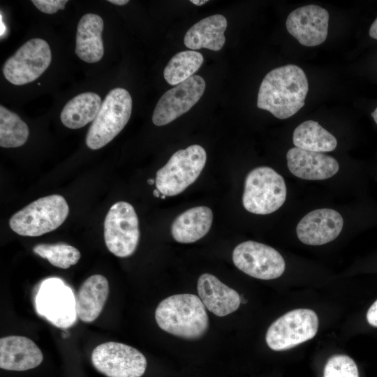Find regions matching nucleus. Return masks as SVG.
Here are the masks:
<instances>
[{
	"instance_id": "obj_1",
	"label": "nucleus",
	"mask_w": 377,
	"mask_h": 377,
	"mask_svg": "<svg viewBox=\"0 0 377 377\" xmlns=\"http://www.w3.org/2000/svg\"><path fill=\"white\" fill-rule=\"evenodd\" d=\"M308 80L299 66L288 64L270 71L263 78L258 94L257 107L280 119L297 113L305 103Z\"/></svg>"
},
{
	"instance_id": "obj_2",
	"label": "nucleus",
	"mask_w": 377,
	"mask_h": 377,
	"mask_svg": "<svg viewBox=\"0 0 377 377\" xmlns=\"http://www.w3.org/2000/svg\"><path fill=\"white\" fill-rule=\"evenodd\" d=\"M155 320L163 330L186 339L200 338L209 327V318L200 297L193 294L174 295L162 300Z\"/></svg>"
},
{
	"instance_id": "obj_3",
	"label": "nucleus",
	"mask_w": 377,
	"mask_h": 377,
	"mask_svg": "<svg viewBox=\"0 0 377 377\" xmlns=\"http://www.w3.org/2000/svg\"><path fill=\"white\" fill-rule=\"evenodd\" d=\"M66 199L57 194L38 198L14 214L9 226L15 233L38 237L59 228L68 215Z\"/></svg>"
},
{
	"instance_id": "obj_4",
	"label": "nucleus",
	"mask_w": 377,
	"mask_h": 377,
	"mask_svg": "<svg viewBox=\"0 0 377 377\" xmlns=\"http://www.w3.org/2000/svg\"><path fill=\"white\" fill-rule=\"evenodd\" d=\"M132 112V98L127 90H110L101 103L86 135V145L98 149L112 141L128 123Z\"/></svg>"
},
{
	"instance_id": "obj_5",
	"label": "nucleus",
	"mask_w": 377,
	"mask_h": 377,
	"mask_svg": "<svg viewBox=\"0 0 377 377\" xmlns=\"http://www.w3.org/2000/svg\"><path fill=\"white\" fill-rule=\"evenodd\" d=\"M206 161V151L200 145H193L177 151L157 171L156 189L165 196L181 193L198 179Z\"/></svg>"
},
{
	"instance_id": "obj_6",
	"label": "nucleus",
	"mask_w": 377,
	"mask_h": 377,
	"mask_svg": "<svg viewBox=\"0 0 377 377\" xmlns=\"http://www.w3.org/2000/svg\"><path fill=\"white\" fill-rule=\"evenodd\" d=\"M286 193L281 175L269 167H258L250 171L245 179L243 206L253 214H269L283 205Z\"/></svg>"
},
{
	"instance_id": "obj_7",
	"label": "nucleus",
	"mask_w": 377,
	"mask_h": 377,
	"mask_svg": "<svg viewBox=\"0 0 377 377\" xmlns=\"http://www.w3.org/2000/svg\"><path fill=\"white\" fill-rule=\"evenodd\" d=\"M139 239V221L133 207L124 201L114 203L104 221V239L109 251L119 258L131 256Z\"/></svg>"
},
{
	"instance_id": "obj_8",
	"label": "nucleus",
	"mask_w": 377,
	"mask_h": 377,
	"mask_svg": "<svg viewBox=\"0 0 377 377\" xmlns=\"http://www.w3.org/2000/svg\"><path fill=\"white\" fill-rule=\"evenodd\" d=\"M318 328V318L313 310L294 309L271 324L266 333V343L272 350H287L313 338Z\"/></svg>"
},
{
	"instance_id": "obj_9",
	"label": "nucleus",
	"mask_w": 377,
	"mask_h": 377,
	"mask_svg": "<svg viewBox=\"0 0 377 377\" xmlns=\"http://www.w3.org/2000/svg\"><path fill=\"white\" fill-rule=\"evenodd\" d=\"M91 360L94 367L107 377H141L147 364L146 357L138 350L114 341L97 346Z\"/></svg>"
},
{
	"instance_id": "obj_10",
	"label": "nucleus",
	"mask_w": 377,
	"mask_h": 377,
	"mask_svg": "<svg viewBox=\"0 0 377 377\" xmlns=\"http://www.w3.org/2000/svg\"><path fill=\"white\" fill-rule=\"evenodd\" d=\"M52 60L50 47L45 40L32 38L24 43L3 66L6 79L15 85H23L39 77Z\"/></svg>"
},
{
	"instance_id": "obj_11",
	"label": "nucleus",
	"mask_w": 377,
	"mask_h": 377,
	"mask_svg": "<svg viewBox=\"0 0 377 377\" xmlns=\"http://www.w3.org/2000/svg\"><path fill=\"white\" fill-rule=\"evenodd\" d=\"M232 261L242 272L263 280L281 276L286 268L283 256L276 249L254 241L238 244L233 250Z\"/></svg>"
},
{
	"instance_id": "obj_12",
	"label": "nucleus",
	"mask_w": 377,
	"mask_h": 377,
	"mask_svg": "<svg viewBox=\"0 0 377 377\" xmlns=\"http://www.w3.org/2000/svg\"><path fill=\"white\" fill-rule=\"evenodd\" d=\"M205 82L200 75H193L167 91L158 100L152 122L161 126L166 125L187 112L202 97Z\"/></svg>"
},
{
	"instance_id": "obj_13",
	"label": "nucleus",
	"mask_w": 377,
	"mask_h": 377,
	"mask_svg": "<svg viewBox=\"0 0 377 377\" xmlns=\"http://www.w3.org/2000/svg\"><path fill=\"white\" fill-rule=\"evenodd\" d=\"M329 13L317 5H307L293 10L286 25L290 34L302 45L314 47L323 43L328 33Z\"/></svg>"
},
{
	"instance_id": "obj_14",
	"label": "nucleus",
	"mask_w": 377,
	"mask_h": 377,
	"mask_svg": "<svg viewBox=\"0 0 377 377\" xmlns=\"http://www.w3.org/2000/svg\"><path fill=\"white\" fill-rule=\"evenodd\" d=\"M38 313L57 327H68L75 321V301L68 287L58 281L41 286L36 300Z\"/></svg>"
},
{
	"instance_id": "obj_15",
	"label": "nucleus",
	"mask_w": 377,
	"mask_h": 377,
	"mask_svg": "<svg viewBox=\"0 0 377 377\" xmlns=\"http://www.w3.org/2000/svg\"><path fill=\"white\" fill-rule=\"evenodd\" d=\"M343 225L341 214L332 209H318L309 212L298 223L296 233L304 244L318 246L336 239Z\"/></svg>"
},
{
	"instance_id": "obj_16",
	"label": "nucleus",
	"mask_w": 377,
	"mask_h": 377,
	"mask_svg": "<svg viewBox=\"0 0 377 377\" xmlns=\"http://www.w3.org/2000/svg\"><path fill=\"white\" fill-rule=\"evenodd\" d=\"M288 168L299 178L306 180H323L334 176L339 169L337 161L320 152L290 149L286 154Z\"/></svg>"
},
{
	"instance_id": "obj_17",
	"label": "nucleus",
	"mask_w": 377,
	"mask_h": 377,
	"mask_svg": "<svg viewBox=\"0 0 377 377\" xmlns=\"http://www.w3.org/2000/svg\"><path fill=\"white\" fill-rule=\"evenodd\" d=\"M43 355L29 338L11 335L0 339V368L8 371H23L38 367Z\"/></svg>"
},
{
	"instance_id": "obj_18",
	"label": "nucleus",
	"mask_w": 377,
	"mask_h": 377,
	"mask_svg": "<svg viewBox=\"0 0 377 377\" xmlns=\"http://www.w3.org/2000/svg\"><path fill=\"white\" fill-rule=\"evenodd\" d=\"M197 290L205 308L219 317L235 311L241 303L240 296L235 290L211 274L200 276Z\"/></svg>"
},
{
	"instance_id": "obj_19",
	"label": "nucleus",
	"mask_w": 377,
	"mask_h": 377,
	"mask_svg": "<svg viewBox=\"0 0 377 377\" xmlns=\"http://www.w3.org/2000/svg\"><path fill=\"white\" fill-rule=\"evenodd\" d=\"M110 293L108 279L101 274H94L81 284L75 297V311L84 323L94 321L102 312Z\"/></svg>"
},
{
	"instance_id": "obj_20",
	"label": "nucleus",
	"mask_w": 377,
	"mask_h": 377,
	"mask_svg": "<svg viewBox=\"0 0 377 377\" xmlns=\"http://www.w3.org/2000/svg\"><path fill=\"white\" fill-rule=\"evenodd\" d=\"M103 20L101 16L87 13L80 20L76 32L75 52L87 63L99 61L104 54L102 39Z\"/></svg>"
},
{
	"instance_id": "obj_21",
	"label": "nucleus",
	"mask_w": 377,
	"mask_h": 377,
	"mask_svg": "<svg viewBox=\"0 0 377 377\" xmlns=\"http://www.w3.org/2000/svg\"><path fill=\"white\" fill-rule=\"evenodd\" d=\"M226 18L220 14L210 15L193 24L186 33L184 43L193 50L207 48L220 50L225 42Z\"/></svg>"
},
{
	"instance_id": "obj_22",
	"label": "nucleus",
	"mask_w": 377,
	"mask_h": 377,
	"mask_svg": "<svg viewBox=\"0 0 377 377\" xmlns=\"http://www.w3.org/2000/svg\"><path fill=\"white\" fill-rule=\"evenodd\" d=\"M213 221L211 209L198 206L188 209L175 218L171 234L175 241L188 244L195 242L207 234Z\"/></svg>"
},
{
	"instance_id": "obj_23",
	"label": "nucleus",
	"mask_w": 377,
	"mask_h": 377,
	"mask_svg": "<svg viewBox=\"0 0 377 377\" xmlns=\"http://www.w3.org/2000/svg\"><path fill=\"white\" fill-rule=\"evenodd\" d=\"M101 103V97L96 93L80 94L64 105L60 114L61 121L67 128H82L94 120Z\"/></svg>"
},
{
	"instance_id": "obj_24",
	"label": "nucleus",
	"mask_w": 377,
	"mask_h": 377,
	"mask_svg": "<svg viewBox=\"0 0 377 377\" xmlns=\"http://www.w3.org/2000/svg\"><path fill=\"white\" fill-rule=\"evenodd\" d=\"M293 141L295 147L320 153L332 151L337 145L335 137L313 120L300 124L293 132Z\"/></svg>"
},
{
	"instance_id": "obj_25",
	"label": "nucleus",
	"mask_w": 377,
	"mask_h": 377,
	"mask_svg": "<svg viewBox=\"0 0 377 377\" xmlns=\"http://www.w3.org/2000/svg\"><path fill=\"white\" fill-rule=\"evenodd\" d=\"M203 56L194 50H186L177 53L169 61L163 71L165 81L176 86L186 80L200 68Z\"/></svg>"
},
{
	"instance_id": "obj_26",
	"label": "nucleus",
	"mask_w": 377,
	"mask_h": 377,
	"mask_svg": "<svg viewBox=\"0 0 377 377\" xmlns=\"http://www.w3.org/2000/svg\"><path fill=\"white\" fill-rule=\"evenodd\" d=\"M29 134V127L16 114L0 105V146L14 148L23 145Z\"/></svg>"
},
{
	"instance_id": "obj_27",
	"label": "nucleus",
	"mask_w": 377,
	"mask_h": 377,
	"mask_svg": "<svg viewBox=\"0 0 377 377\" xmlns=\"http://www.w3.org/2000/svg\"><path fill=\"white\" fill-rule=\"evenodd\" d=\"M33 251L53 266L61 269L75 265L81 257L77 248L64 243L38 244L33 247Z\"/></svg>"
},
{
	"instance_id": "obj_28",
	"label": "nucleus",
	"mask_w": 377,
	"mask_h": 377,
	"mask_svg": "<svg viewBox=\"0 0 377 377\" xmlns=\"http://www.w3.org/2000/svg\"><path fill=\"white\" fill-rule=\"evenodd\" d=\"M323 377H359L355 361L346 355H334L327 361Z\"/></svg>"
},
{
	"instance_id": "obj_29",
	"label": "nucleus",
	"mask_w": 377,
	"mask_h": 377,
	"mask_svg": "<svg viewBox=\"0 0 377 377\" xmlns=\"http://www.w3.org/2000/svg\"><path fill=\"white\" fill-rule=\"evenodd\" d=\"M31 2L41 12L53 14L59 10L64 9L67 0H32Z\"/></svg>"
},
{
	"instance_id": "obj_30",
	"label": "nucleus",
	"mask_w": 377,
	"mask_h": 377,
	"mask_svg": "<svg viewBox=\"0 0 377 377\" xmlns=\"http://www.w3.org/2000/svg\"><path fill=\"white\" fill-rule=\"evenodd\" d=\"M367 320L369 324L377 327V300L369 309L367 313Z\"/></svg>"
},
{
	"instance_id": "obj_31",
	"label": "nucleus",
	"mask_w": 377,
	"mask_h": 377,
	"mask_svg": "<svg viewBox=\"0 0 377 377\" xmlns=\"http://www.w3.org/2000/svg\"><path fill=\"white\" fill-rule=\"evenodd\" d=\"M369 36L377 40V18L374 21L369 31Z\"/></svg>"
},
{
	"instance_id": "obj_32",
	"label": "nucleus",
	"mask_w": 377,
	"mask_h": 377,
	"mask_svg": "<svg viewBox=\"0 0 377 377\" xmlns=\"http://www.w3.org/2000/svg\"><path fill=\"white\" fill-rule=\"evenodd\" d=\"M108 1L118 6H123L129 2L128 0H108Z\"/></svg>"
},
{
	"instance_id": "obj_33",
	"label": "nucleus",
	"mask_w": 377,
	"mask_h": 377,
	"mask_svg": "<svg viewBox=\"0 0 377 377\" xmlns=\"http://www.w3.org/2000/svg\"><path fill=\"white\" fill-rule=\"evenodd\" d=\"M208 1H205V0H202V1H198V0H191V2L196 6H202L203 4H205V3H207Z\"/></svg>"
},
{
	"instance_id": "obj_34",
	"label": "nucleus",
	"mask_w": 377,
	"mask_h": 377,
	"mask_svg": "<svg viewBox=\"0 0 377 377\" xmlns=\"http://www.w3.org/2000/svg\"><path fill=\"white\" fill-rule=\"evenodd\" d=\"M371 117H373L374 120L375 121V122L377 124V108L371 113Z\"/></svg>"
},
{
	"instance_id": "obj_35",
	"label": "nucleus",
	"mask_w": 377,
	"mask_h": 377,
	"mask_svg": "<svg viewBox=\"0 0 377 377\" xmlns=\"http://www.w3.org/2000/svg\"><path fill=\"white\" fill-rule=\"evenodd\" d=\"M153 193L154 195L156 198H159L162 195L158 189H155Z\"/></svg>"
},
{
	"instance_id": "obj_36",
	"label": "nucleus",
	"mask_w": 377,
	"mask_h": 377,
	"mask_svg": "<svg viewBox=\"0 0 377 377\" xmlns=\"http://www.w3.org/2000/svg\"><path fill=\"white\" fill-rule=\"evenodd\" d=\"M147 182H148V184H151H151H154L155 183V180L153 179H148Z\"/></svg>"
},
{
	"instance_id": "obj_37",
	"label": "nucleus",
	"mask_w": 377,
	"mask_h": 377,
	"mask_svg": "<svg viewBox=\"0 0 377 377\" xmlns=\"http://www.w3.org/2000/svg\"><path fill=\"white\" fill-rule=\"evenodd\" d=\"M161 198L162 199H164V198H165V195H161Z\"/></svg>"
}]
</instances>
